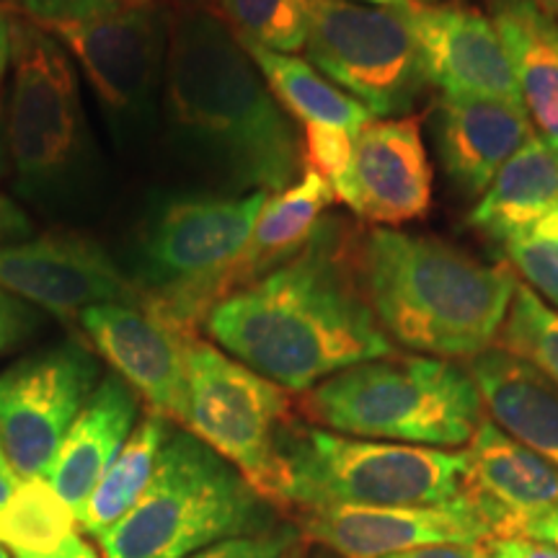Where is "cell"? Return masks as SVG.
Instances as JSON below:
<instances>
[{"instance_id": "6da1fadb", "label": "cell", "mask_w": 558, "mask_h": 558, "mask_svg": "<svg viewBox=\"0 0 558 558\" xmlns=\"http://www.w3.org/2000/svg\"><path fill=\"white\" fill-rule=\"evenodd\" d=\"M202 329L288 393L396 352L362 295L352 248L326 220L295 259L222 298Z\"/></svg>"}, {"instance_id": "7a4b0ae2", "label": "cell", "mask_w": 558, "mask_h": 558, "mask_svg": "<svg viewBox=\"0 0 558 558\" xmlns=\"http://www.w3.org/2000/svg\"><path fill=\"white\" fill-rule=\"evenodd\" d=\"M163 107L173 137L230 194L282 192L305 169L303 132L226 19L202 0L171 9Z\"/></svg>"}, {"instance_id": "3957f363", "label": "cell", "mask_w": 558, "mask_h": 558, "mask_svg": "<svg viewBox=\"0 0 558 558\" xmlns=\"http://www.w3.org/2000/svg\"><path fill=\"white\" fill-rule=\"evenodd\" d=\"M369 311L414 354L473 360L494 349L518 290L509 264H484L435 235L375 228L352 248Z\"/></svg>"}, {"instance_id": "277c9868", "label": "cell", "mask_w": 558, "mask_h": 558, "mask_svg": "<svg viewBox=\"0 0 558 558\" xmlns=\"http://www.w3.org/2000/svg\"><path fill=\"white\" fill-rule=\"evenodd\" d=\"M282 525L279 507L184 427H173L143 497L99 538L104 558H186Z\"/></svg>"}, {"instance_id": "5b68a950", "label": "cell", "mask_w": 558, "mask_h": 558, "mask_svg": "<svg viewBox=\"0 0 558 558\" xmlns=\"http://www.w3.org/2000/svg\"><path fill=\"white\" fill-rule=\"evenodd\" d=\"M300 411L339 435L435 450L469 448L484 422L469 369L452 360L396 352L305 390Z\"/></svg>"}, {"instance_id": "8992f818", "label": "cell", "mask_w": 558, "mask_h": 558, "mask_svg": "<svg viewBox=\"0 0 558 558\" xmlns=\"http://www.w3.org/2000/svg\"><path fill=\"white\" fill-rule=\"evenodd\" d=\"M275 505L295 512L427 507L465 497V450H435L339 435L292 422L277 448Z\"/></svg>"}, {"instance_id": "52a82bcc", "label": "cell", "mask_w": 558, "mask_h": 558, "mask_svg": "<svg viewBox=\"0 0 558 558\" xmlns=\"http://www.w3.org/2000/svg\"><path fill=\"white\" fill-rule=\"evenodd\" d=\"M267 197V192H248L163 202L137 241L135 284L143 308L197 333L209 311L228 298L230 275Z\"/></svg>"}, {"instance_id": "ba28073f", "label": "cell", "mask_w": 558, "mask_h": 558, "mask_svg": "<svg viewBox=\"0 0 558 558\" xmlns=\"http://www.w3.org/2000/svg\"><path fill=\"white\" fill-rule=\"evenodd\" d=\"M11 70L5 145L16 186L37 205H60L81 194L94 166L75 65L50 34L11 11Z\"/></svg>"}, {"instance_id": "9c48e42d", "label": "cell", "mask_w": 558, "mask_h": 558, "mask_svg": "<svg viewBox=\"0 0 558 558\" xmlns=\"http://www.w3.org/2000/svg\"><path fill=\"white\" fill-rule=\"evenodd\" d=\"M75 60L114 111L148 107L163 81L171 9L160 0H9Z\"/></svg>"}, {"instance_id": "30bf717a", "label": "cell", "mask_w": 558, "mask_h": 558, "mask_svg": "<svg viewBox=\"0 0 558 558\" xmlns=\"http://www.w3.org/2000/svg\"><path fill=\"white\" fill-rule=\"evenodd\" d=\"M292 422L288 390L194 337L186 349V411L181 427L202 439L259 494L275 501L279 437Z\"/></svg>"}, {"instance_id": "8fae6325", "label": "cell", "mask_w": 558, "mask_h": 558, "mask_svg": "<svg viewBox=\"0 0 558 558\" xmlns=\"http://www.w3.org/2000/svg\"><path fill=\"white\" fill-rule=\"evenodd\" d=\"M308 62L375 117L407 114L429 88L422 54L399 9L311 0Z\"/></svg>"}, {"instance_id": "7c38bea8", "label": "cell", "mask_w": 558, "mask_h": 558, "mask_svg": "<svg viewBox=\"0 0 558 558\" xmlns=\"http://www.w3.org/2000/svg\"><path fill=\"white\" fill-rule=\"evenodd\" d=\"M101 380L81 341L39 349L0 373V448L16 478H47L62 439Z\"/></svg>"}, {"instance_id": "4fadbf2b", "label": "cell", "mask_w": 558, "mask_h": 558, "mask_svg": "<svg viewBox=\"0 0 558 558\" xmlns=\"http://www.w3.org/2000/svg\"><path fill=\"white\" fill-rule=\"evenodd\" d=\"M0 290L60 318H78L90 305H143L135 279L86 235L50 233L0 246Z\"/></svg>"}, {"instance_id": "5bb4252c", "label": "cell", "mask_w": 558, "mask_h": 558, "mask_svg": "<svg viewBox=\"0 0 558 558\" xmlns=\"http://www.w3.org/2000/svg\"><path fill=\"white\" fill-rule=\"evenodd\" d=\"M300 541L339 558H383L427 546H484L494 530L465 497L427 507H369L300 512Z\"/></svg>"}, {"instance_id": "9a60e30c", "label": "cell", "mask_w": 558, "mask_h": 558, "mask_svg": "<svg viewBox=\"0 0 558 558\" xmlns=\"http://www.w3.org/2000/svg\"><path fill=\"white\" fill-rule=\"evenodd\" d=\"M422 54L429 86L442 96L520 104V88L492 16L460 0L396 5Z\"/></svg>"}, {"instance_id": "2e32d148", "label": "cell", "mask_w": 558, "mask_h": 558, "mask_svg": "<svg viewBox=\"0 0 558 558\" xmlns=\"http://www.w3.org/2000/svg\"><path fill=\"white\" fill-rule=\"evenodd\" d=\"M90 344L150 411L184 422L186 349L197 333L171 326L143 305L101 303L78 316Z\"/></svg>"}, {"instance_id": "e0dca14e", "label": "cell", "mask_w": 558, "mask_h": 558, "mask_svg": "<svg viewBox=\"0 0 558 558\" xmlns=\"http://www.w3.org/2000/svg\"><path fill=\"white\" fill-rule=\"evenodd\" d=\"M333 194L375 226L422 220L432 207V163L418 120H373L354 132L352 166Z\"/></svg>"}, {"instance_id": "ac0fdd59", "label": "cell", "mask_w": 558, "mask_h": 558, "mask_svg": "<svg viewBox=\"0 0 558 558\" xmlns=\"http://www.w3.org/2000/svg\"><path fill=\"white\" fill-rule=\"evenodd\" d=\"M469 499L492 525L494 538H525L527 530L558 512V469L505 435L484 416L465 448Z\"/></svg>"}, {"instance_id": "d6986e66", "label": "cell", "mask_w": 558, "mask_h": 558, "mask_svg": "<svg viewBox=\"0 0 558 558\" xmlns=\"http://www.w3.org/2000/svg\"><path fill=\"white\" fill-rule=\"evenodd\" d=\"M533 135V122L520 104L478 96L439 99L437 150L450 181L465 197L484 194Z\"/></svg>"}, {"instance_id": "ffe728a7", "label": "cell", "mask_w": 558, "mask_h": 558, "mask_svg": "<svg viewBox=\"0 0 558 558\" xmlns=\"http://www.w3.org/2000/svg\"><path fill=\"white\" fill-rule=\"evenodd\" d=\"M140 418V396L117 373L104 375L86 407L62 439L50 469L54 492L68 501L75 518L99 484L111 460L120 456Z\"/></svg>"}, {"instance_id": "44dd1931", "label": "cell", "mask_w": 558, "mask_h": 558, "mask_svg": "<svg viewBox=\"0 0 558 558\" xmlns=\"http://www.w3.org/2000/svg\"><path fill=\"white\" fill-rule=\"evenodd\" d=\"M481 403L497 427L558 469V388L501 347L469 360Z\"/></svg>"}, {"instance_id": "7402d4cb", "label": "cell", "mask_w": 558, "mask_h": 558, "mask_svg": "<svg viewBox=\"0 0 558 558\" xmlns=\"http://www.w3.org/2000/svg\"><path fill=\"white\" fill-rule=\"evenodd\" d=\"M492 21L541 140L558 156V21L530 0H488Z\"/></svg>"}, {"instance_id": "603a6c76", "label": "cell", "mask_w": 558, "mask_h": 558, "mask_svg": "<svg viewBox=\"0 0 558 558\" xmlns=\"http://www.w3.org/2000/svg\"><path fill=\"white\" fill-rule=\"evenodd\" d=\"M333 199H337L333 186L311 169H303L300 179L288 190L269 194L251 228L246 248L230 275L228 295L259 282L295 259L318 233L324 213L333 205Z\"/></svg>"}, {"instance_id": "cb8c5ba5", "label": "cell", "mask_w": 558, "mask_h": 558, "mask_svg": "<svg viewBox=\"0 0 558 558\" xmlns=\"http://www.w3.org/2000/svg\"><path fill=\"white\" fill-rule=\"evenodd\" d=\"M556 209L558 156L538 135H533L481 194L469 222L492 239L505 241L507 235L533 228Z\"/></svg>"}, {"instance_id": "d4e9b609", "label": "cell", "mask_w": 558, "mask_h": 558, "mask_svg": "<svg viewBox=\"0 0 558 558\" xmlns=\"http://www.w3.org/2000/svg\"><path fill=\"white\" fill-rule=\"evenodd\" d=\"M246 50L254 58L256 68L262 70L275 99L282 104V109L295 122L331 124V128L357 132L375 120L373 111L362 107L357 99H352L339 86H333L308 60H300L295 54L259 50V47H246Z\"/></svg>"}, {"instance_id": "484cf974", "label": "cell", "mask_w": 558, "mask_h": 558, "mask_svg": "<svg viewBox=\"0 0 558 558\" xmlns=\"http://www.w3.org/2000/svg\"><path fill=\"white\" fill-rule=\"evenodd\" d=\"M173 427L177 424L171 418L160 416L156 411H148L140 418L120 456L111 460L107 473H104L99 484L90 492L86 507H83L78 518L83 533L94 535L99 541L111 525H117L135 507V501L143 497L145 486L150 484L160 450H163Z\"/></svg>"}, {"instance_id": "4316f807", "label": "cell", "mask_w": 558, "mask_h": 558, "mask_svg": "<svg viewBox=\"0 0 558 558\" xmlns=\"http://www.w3.org/2000/svg\"><path fill=\"white\" fill-rule=\"evenodd\" d=\"M78 518L47 478H19L0 505V546L19 558L50 556L78 533Z\"/></svg>"}, {"instance_id": "83f0119b", "label": "cell", "mask_w": 558, "mask_h": 558, "mask_svg": "<svg viewBox=\"0 0 558 558\" xmlns=\"http://www.w3.org/2000/svg\"><path fill=\"white\" fill-rule=\"evenodd\" d=\"M220 16L243 47L295 54L305 50L311 0H218Z\"/></svg>"}, {"instance_id": "f1b7e54d", "label": "cell", "mask_w": 558, "mask_h": 558, "mask_svg": "<svg viewBox=\"0 0 558 558\" xmlns=\"http://www.w3.org/2000/svg\"><path fill=\"white\" fill-rule=\"evenodd\" d=\"M497 347L530 362L558 388V311L527 284L520 282L514 290Z\"/></svg>"}, {"instance_id": "f546056e", "label": "cell", "mask_w": 558, "mask_h": 558, "mask_svg": "<svg viewBox=\"0 0 558 558\" xmlns=\"http://www.w3.org/2000/svg\"><path fill=\"white\" fill-rule=\"evenodd\" d=\"M509 267L527 279V288L541 292L558 311V233L546 220L533 228L507 235L501 241Z\"/></svg>"}, {"instance_id": "4dcf8cb0", "label": "cell", "mask_w": 558, "mask_h": 558, "mask_svg": "<svg viewBox=\"0 0 558 558\" xmlns=\"http://www.w3.org/2000/svg\"><path fill=\"white\" fill-rule=\"evenodd\" d=\"M354 132L331 124H303V163L331 186L341 184L352 166Z\"/></svg>"}, {"instance_id": "1f68e13d", "label": "cell", "mask_w": 558, "mask_h": 558, "mask_svg": "<svg viewBox=\"0 0 558 558\" xmlns=\"http://www.w3.org/2000/svg\"><path fill=\"white\" fill-rule=\"evenodd\" d=\"M298 541L300 533L295 522H282V525L269 530V533L251 535V538L222 541L218 546L197 550V554L186 558H282Z\"/></svg>"}, {"instance_id": "d6a6232c", "label": "cell", "mask_w": 558, "mask_h": 558, "mask_svg": "<svg viewBox=\"0 0 558 558\" xmlns=\"http://www.w3.org/2000/svg\"><path fill=\"white\" fill-rule=\"evenodd\" d=\"M39 324V308L24 303L11 292L0 290V354L11 352V349L24 344L26 339H32Z\"/></svg>"}, {"instance_id": "836d02e7", "label": "cell", "mask_w": 558, "mask_h": 558, "mask_svg": "<svg viewBox=\"0 0 558 558\" xmlns=\"http://www.w3.org/2000/svg\"><path fill=\"white\" fill-rule=\"evenodd\" d=\"M32 235L29 215L21 209L16 202L0 194V246L11 243H24Z\"/></svg>"}, {"instance_id": "e575fe53", "label": "cell", "mask_w": 558, "mask_h": 558, "mask_svg": "<svg viewBox=\"0 0 558 558\" xmlns=\"http://www.w3.org/2000/svg\"><path fill=\"white\" fill-rule=\"evenodd\" d=\"M488 558H558V550L525 538H494L486 543Z\"/></svg>"}, {"instance_id": "d590c367", "label": "cell", "mask_w": 558, "mask_h": 558, "mask_svg": "<svg viewBox=\"0 0 558 558\" xmlns=\"http://www.w3.org/2000/svg\"><path fill=\"white\" fill-rule=\"evenodd\" d=\"M383 558H488L486 543L484 546H427L407 550V554L383 556Z\"/></svg>"}, {"instance_id": "8d00e7d4", "label": "cell", "mask_w": 558, "mask_h": 558, "mask_svg": "<svg viewBox=\"0 0 558 558\" xmlns=\"http://www.w3.org/2000/svg\"><path fill=\"white\" fill-rule=\"evenodd\" d=\"M525 541L543 543V546H550V548L558 550V512L548 514V518L541 520L538 525L530 527Z\"/></svg>"}, {"instance_id": "74e56055", "label": "cell", "mask_w": 558, "mask_h": 558, "mask_svg": "<svg viewBox=\"0 0 558 558\" xmlns=\"http://www.w3.org/2000/svg\"><path fill=\"white\" fill-rule=\"evenodd\" d=\"M9 68H11V11L9 5L0 3V83H3V75Z\"/></svg>"}, {"instance_id": "f35d334b", "label": "cell", "mask_w": 558, "mask_h": 558, "mask_svg": "<svg viewBox=\"0 0 558 558\" xmlns=\"http://www.w3.org/2000/svg\"><path fill=\"white\" fill-rule=\"evenodd\" d=\"M34 558H99L96 548L88 541H83L81 535H75L73 541L65 543L60 550H54L50 556H34Z\"/></svg>"}, {"instance_id": "ab89813d", "label": "cell", "mask_w": 558, "mask_h": 558, "mask_svg": "<svg viewBox=\"0 0 558 558\" xmlns=\"http://www.w3.org/2000/svg\"><path fill=\"white\" fill-rule=\"evenodd\" d=\"M282 558H339V556H333L331 550H326L320 546H311V543L298 541L295 546H292Z\"/></svg>"}, {"instance_id": "60d3db41", "label": "cell", "mask_w": 558, "mask_h": 558, "mask_svg": "<svg viewBox=\"0 0 558 558\" xmlns=\"http://www.w3.org/2000/svg\"><path fill=\"white\" fill-rule=\"evenodd\" d=\"M354 3H369V5H390V9H396V5H403V3H439V0H354Z\"/></svg>"}, {"instance_id": "b9f144b4", "label": "cell", "mask_w": 558, "mask_h": 558, "mask_svg": "<svg viewBox=\"0 0 558 558\" xmlns=\"http://www.w3.org/2000/svg\"><path fill=\"white\" fill-rule=\"evenodd\" d=\"M16 484H19V478H11V476H5V473H0V505L9 499V494L13 492V486Z\"/></svg>"}, {"instance_id": "7bdbcfd3", "label": "cell", "mask_w": 558, "mask_h": 558, "mask_svg": "<svg viewBox=\"0 0 558 558\" xmlns=\"http://www.w3.org/2000/svg\"><path fill=\"white\" fill-rule=\"evenodd\" d=\"M530 3H535L543 13L558 21V0H530Z\"/></svg>"}, {"instance_id": "ee69618b", "label": "cell", "mask_w": 558, "mask_h": 558, "mask_svg": "<svg viewBox=\"0 0 558 558\" xmlns=\"http://www.w3.org/2000/svg\"><path fill=\"white\" fill-rule=\"evenodd\" d=\"M0 473H5V476H11V478H16V476H13V471H11V465H9V460H5V452H3V448H0Z\"/></svg>"}, {"instance_id": "f6af8a7d", "label": "cell", "mask_w": 558, "mask_h": 558, "mask_svg": "<svg viewBox=\"0 0 558 558\" xmlns=\"http://www.w3.org/2000/svg\"><path fill=\"white\" fill-rule=\"evenodd\" d=\"M543 220H546V222H548V226H550V228H554V230H556V233H558V209H556V213H550V215H546V218H543Z\"/></svg>"}, {"instance_id": "bcb514c9", "label": "cell", "mask_w": 558, "mask_h": 558, "mask_svg": "<svg viewBox=\"0 0 558 558\" xmlns=\"http://www.w3.org/2000/svg\"><path fill=\"white\" fill-rule=\"evenodd\" d=\"M3 169H5V163H3V143H0V173H3Z\"/></svg>"}, {"instance_id": "7dc6e473", "label": "cell", "mask_w": 558, "mask_h": 558, "mask_svg": "<svg viewBox=\"0 0 558 558\" xmlns=\"http://www.w3.org/2000/svg\"><path fill=\"white\" fill-rule=\"evenodd\" d=\"M0 558H11V554L3 546H0Z\"/></svg>"}]
</instances>
